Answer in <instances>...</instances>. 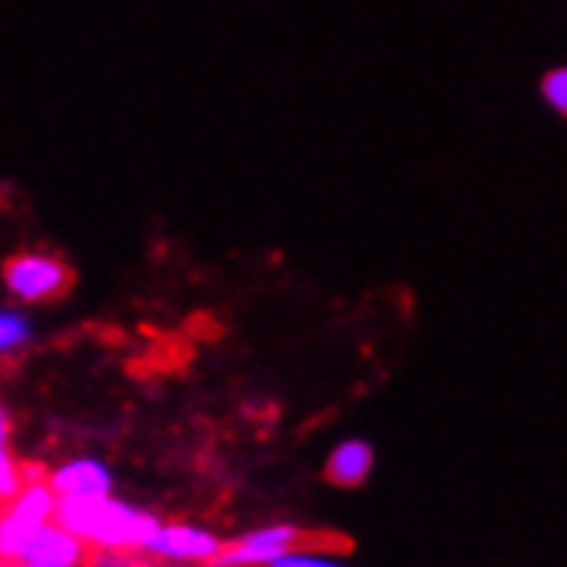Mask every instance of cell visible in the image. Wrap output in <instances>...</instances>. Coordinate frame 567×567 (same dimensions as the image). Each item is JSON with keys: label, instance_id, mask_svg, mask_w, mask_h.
<instances>
[{"label": "cell", "instance_id": "obj_1", "mask_svg": "<svg viewBox=\"0 0 567 567\" xmlns=\"http://www.w3.org/2000/svg\"><path fill=\"white\" fill-rule=\"evenodd\" d=\"M59 526L90 547V550H121V554H142L158 516L138 503H127L121 495H96V498H59L55 516Z\"/></svg>", "mask_w": 567, "mask_h": 567}, {"label": "cell", "instance_id": "obj_2", "mask_svg": "<svg viewBox=\"0 0 567 567\" xmlns=\"http://www.w3.org/2000/svg\"><path fill=\"white\" fill-rule=\"evenodd\" d=\"M55 492L49 488L45 478H31L21 485V492L11 503L0 506V560L18 564L21 547L39 526H45L55 516Z\"/></svg>", "mask_w": 567, "mask_h": 567}, {"label": "cell", "instance_id": "obj_3", "mask_svg": "<svg viewBox=\"0 0 567 567\" xmlns=\"http://www.w3.org/2000/svg\"><path fill=\"white\" fill-rule=\"evenodd\" d=\"M224 537L204 523L186 519H158L152 537L142 547V557L165 560V564H186V567H210L220 554Z\"/></svg>", "mask_w": 567, "mask_h": 567}, {"label": "cell", "instance_id": "obj_4", "mask_svg": "<svg viewBox=\"0 0 567 567\" xmlns=\"http://www.w3.org/2000/svg\"><path fill=\"white\" fill-rule=\"evenodd\" d=\"M307 537L303 529L292 523H269V526H255L235 540H224L220 554L214 557L210 567H269L292 547H299Z\"/></svg>", "mask_w": 567, "mask_h": 567}, {"label": "cell", "instance_id": "obj_5", "mask_svg": "<svg viewBox=\"0 0 567 567\" xmlns=\"http://www.w3.org/2000/svg\"><path fill=\"white\" fill-rule=\"evenodd\" d=\"M4 282H8L11 296L24 299V303H45V299L62 296L70 289L73 272H70V265L55 255L24 251L4 265Z\"/></svg>", "mask_w": 567, "mask_h": 567}, {"label": "cell", "instance_id": "obj_6", "mask_svg": "<svg viewBox=\"0 0 567 567\" xmlns=\"http://www.w3.org/2000/svg\"><path fill=\"white\" fill-rule=\"evenodd\" d=\"M45 482L55 492V498H96L117 488L114 468L96 454H73L59 461L55 468L45 472Z\"/></svg>", "mask_w": 567, "mask_h": 567}, {"label": "cell", "instance_id": "obj_7", "mask_svg": "<svg viewBox=\"0 0 567 567\" xmlns=\"http://www.w3.org/2000/svg\"><path fill=\"white\" fill-rule=\"evenodd\" d=\"M86 557H90V547L76 537V533L49 519L45 526H39L28 537L14 567H83Z\"/></svg>", "mask_w": 567, "mask_h": 567}, {"label": "cell", "instance_id": "obj_8", "mask_svg": "<svg viewBox=\"0 0 567 567\" xmlns=\"http://www.w3.org/2000/svg\"><path fill=\"white\" fill-rule=\"evenodd\" d=\"M372 468H375V451L369 441H341L327 454V464H323V478L333 485V488H361L364 482L372 478Z\"/></svg>", "mask_w": 567, "mask_h": 567}, {"label": "cell", "instance_id": "obj_9", "mask_svg": "<svg viewBox=\"0 0 567 567\" xmlns=\"http://www.w3.org/2000/svg\"><path fill=\"white\" fill-rule=\"evenodd\" d=\"M269 567H354L348 557L330 554V550H310V547H292L289 554H282L279 560H272Z\"/></svg>", "mask_w": 567, "mask_h": 567}, {"label": "cell", "instance_id": "obj_10", "mask_svg": "<svg viewBox=\"0 0 567 567\" xmlns=\"http://www.w3.org/2000/svg\"><path fill=\"white\" fill-rule=\"evenodd\" d=\"M28 341H31V323L14 310H0V358L21 351Z\"/></svg>", "mask_w": 567, "mask_h": 567}, {"label": "cell", "instance_id": "obj_11", "mask_svg": "<svg viewBox=\"0 0 567 567\" xmlns=\"http://www.w3.org/2000/svg\"><path fill=\"white\" fill-rule=\"evenodd\" d=\"M21 485H24V464L14 457L11 447H4L0 451V506L11 503V498L21 492Z\"/></svg>", "mask_w": 567, "mask_h": 567}, {"label": "cell", "instance_id": "obj_12", "mask_svg": "<svg viewBox=\"0 0 567 567\" xmlns=\"http://www.w3.org/2000/svg\"><path fill=\"white\" fill-rule=\"evenodd\" d=\"M142 554H121V550H90L83 567H142Z\"/></svg>", "mask_w": 567, "mask_h": 567}, {"label": "cell", "instance_id": "obj_13", "mask_svg": "<svg viewBox=\"0 0 567 567\" xmlns=\"http://www.w3.org/2000/svg\"><path fill=\"white\" fill-rule=\"evenodd\" d=\"M544 96H547V104L554 107V111H567V73L564 70H554V73H547V80H544Z\"/></svg>", "mask_w": 567, "mask_h": 567}, {"label": "cell", "instance_id": "obj_14", "mask_svg": "<svg viewBox=\"0 0 567 567\" xmlns=\"http://www.w3.org/2000/svg\"><path fill=\"white\" fill-rule=\"evenodd\" d=\"M11 433H14L11 413H8V406H4V403H0V451L11 447Z\"/></svg>", "mask_w": 567, "mask_h": 567}, {"label": "cell", "instance_id": "obj_15", "mask_svg": "<svg viewBox=\"0 0 567 567\" xmlns=\"http://www.w3.org/2000/svg\"><path fill=\"white\" fill-rule=\"evenodd\" d=\"M142 567H186V564H165V560H142Z\"/></svg>", "mask_w": 567, "mask_h": 567}, {"label": "cell", "instance_id": "obj_16", "mask_svg": "<svg viewBox=\"0 0 567 567\" xmlns=\"http://www.w3.org/2000/svg\"><path fill=\"white\" fill-rule=\"evenodd\" d=\"M0 567H14V564H4V560H0Z\"/></svg>", "mask_w": 567, "mask_h": 567}]
</instances>
